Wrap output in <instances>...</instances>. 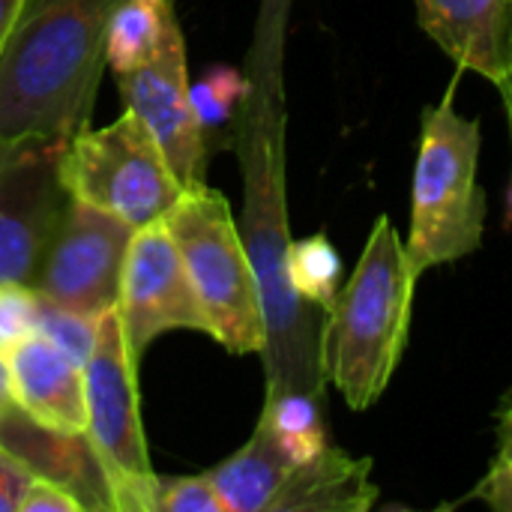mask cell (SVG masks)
I'll return each mask as SVG.
<instances>
[{
	"mask_svg": "<svg viewBox=\"0 0 512 512\" xmlns=\"http://www.w3.org/2000/svg\"><path fill=\"white\" fill-rule=\"evenodd\" d=\"M21 6H24V0H0V51H3V45H6L15 21H18Z\"/></svg>",
	"mask_w": 512,
	"mask_h": 512,
	"instance_id": "484cf974",
	"label": "cell"
},
{
	"mask_svg": "<svg viewBox=\"0 0 512 512\" xmlns=\"http://www.w3.org/2000/svg\"><path fill=\"white\" fill-rule=\"evenodd\" d=\"M117 318L135 357L168 330H198L210 336L207 312L162 219L135 228L132 234L120 279Z\"/></svg>",
	"mask_w": 512,
	"mask_h": 512,
	"instance_id": "30bf717a",
	"label": "cell"
},
{
	"mask_svg": "<svg viewBox=\"0 0 512 512\" xmlns=\"http://www.w3.org/2000/svg\"><path fill=\"white\" fill-rule=\"evenodd\" d=\"M459 504H486L495 512H512V390L498 408V453L486 477L453 507Z\"/></svg>",
	"mask_w": 512,
	"mask_h": 512,
	"instance_id": "ffe728a7",
	"label": "cell"
},
{
	"mask_svg": "<svg viewBox=\"0 0 512 512\" xmlns=\"http://www.w3.org/2000/svg\"><path fill=\"white\" fill-rule=\"evenodd\" d=\"M288 0H264L255 75L249 78L243 120L246 222L243 243L261 288L267 321V396L306 393L324 402L321 327L327 312L303 303L288 282V213H285V156H282V84L279 54Z\"/></svg>",
	"mask_w": 512,
	"mask_h": 512,
	"instance_id": "6da1fadb",
	"label": "cell"
},
{
	"mask_svg": "<svg viewBox=\"0 0 512 512\" xmlns=\"http://www.w3.org/2000/svg\"><path fill=\"white\" fill-rule=\"evenodd\" d=\"M321 408L324 402L306 393H279L267 396L261 423L291 459H312L327 447Z\"/></svg>",
	"mask_w": 512,
	"mask_h": 512,
	"instance_id": "e0dca14e",
	"label": "cell"
},
{
	"mask_svg": "<svg viewBox=\"0 0 512 512\" xmlns=\"http://www.w3.org/2000/svg\"><path fill=\"white\" fill-rule=\"evenodd\" d=\"M99 324H102V318H96V315H84V312L57 306V303L42 297V303H39V330L36 333L48 336L60 351H66L75 363L84 366L87 357L96 348Z\"/></svg>",
	"mask_w": 512,
	"mask_h": 512,
	"instance_id": "44dd1931",
	"label": "cell"
},
{
	"mask_svg": "<svg viewBox=\"0 0 512 512\" xmlns=\"http://www.w3.org/2000/svg\"><path fill=\"white\" fill-rule=\"evenodd\" d=\"M147 512H225L207 474L198 477H153Z\"/></svg>",
	"mask_w": 512,
	"mask_h": 512,
	"instance_id": "7402d4cb",
	"label": "cell"
},
{
	"mask_svg": "<svg viewBox=\"0 0 512 512\" xmlns=\"http://www.w3.org/2000/svg\"><path fill=\"white\" fill-rule=\"evenodd\" d=\"M375 501L372 459L327 444L312 459L285 456L270 512H369Z\"/></svg>",
	"mask_w": 512,
	"mask_h": 512,
	"instance_id": "5bb4252c",
	"label": "cell"
},
{
	"mask_svg": "<svg viewBox=\"0 0 512 512\" xmlns=\"http://www.w3.org/2000/svg\"><path fill=\"white\" fill-rule=\"evenodd\" d=\"M117 0H24L0 51V138L69 144L90 126Z\"/></svg>",
	"mask_w": 512,
	"mask_h": 512,
	"instance_id": "7a4b0ae2",
	"label": "cell"
},
{
	"mask_svg": "<svg viewBox=\"0 0 512 512\" xmlns=\"http://www.w3.org/2000/svg\"><path fill=\"white\" fill-rule=\"evenodd\" d=\"M18 512H84V504L66 486L48 477H36Z\"/></svg>",
	"mask_w": 512,
	"mask_h": 512,
	"instance_id": "d4e9b609",
	"label": "cell"
},
{
	"mask_svg": "<svg viewBox=\"0 0 512 512\" xmlns=\"http://www.w3.org/2000/svg\"><path fill=\"white\" fill-rule=\"evenodd\" d=\"M162 222L207 312L210 336L231 354H261L267 348L261 288L225 195L207 183L189 186Z\"/></svg>",
	"mask_w": 512,
	"mask_h": 512,
	"instance_id": "5b68a950",
	"label": "cell"
},
{
	"mask_svg": "<svg viewBox=\"0 0 512 512\" xmlns=\"http://www.w3.org/2000/svg\"><path fill=\"white\" fill-rule=\"evenodd\" d=\"M501 90V99H504V108H507V120H510V144H512V69L507 75V81L498 87Z\"/></svg>",
	"mask_w": 512,
	"mask_h": 512,
	"instance_id": "83f0119b",
	"label": "cell"
},
{
	"mask_svg": "<svg viewBox=\"0 0 512 512\" xmlns=\"http://www.w3.org/2000/svg\"><path fill=\"white\" fill-rule=\"evenodd\" d=\"M285 450L258 420L252 438L225 462L207 471L225 512H270Z\"/></svg>",
	"mask_w": 512,
	"mask_h": 512,
	"instance_id": "9a60e30c",
	"label": "cell"
},
{
	"mask_svg": "<svg viewBox=\"0 0 512 512\" xmlns=\"http://www.w3.org/2000/svg\"><path fill=\"white\" fill-rule=\"evenodd\" d=\"M63 180L75 201L132 228L153 225L183 195L153 132L126 108L102 129H81L63 150Z\"/></svg>",
	"mask_w": 512,
	"mask_h": 512,
	"instance_id": "8992f818",
	"label": "cell"
},
{
	"mask_svg": "<svg viewBox=\"0 0 512 512\" xmlns=\"http://www.w3.org/2000/svg\"><path fill=\"white\" fill-rule=\"evenodd\" d=\"M417 279L396 225L381 213L321 327V372L348 408L366 411L390 387L408 345Z\"/></svg>",
	"mask_w": 512,
	"mask_h": 512,
	"instance_id": "3957f363",
	"label": "cell"
},
{
	"mask_svg": "<svg viewBox=\"0 0 512 512\" xmlns=\"http://www.w3.org/2000/svg\"><path fill=\"white\" fill-rule=\"evenodd\" d=\"M342 261L333 243L324 234L291 240L288 246V282L294 294L318 309H330L339 294Z\"/></svg>",
	"mask_w": 512,
	"mask_h": 512,
	"instance_id": "ac0fdd59",
	"label": "cell"
},
{
	"mask_svg": "<svg viewBox=\"0 0 512 512\" xmlns=\"http://www.w3.org/2000/svg\"><path fill=\"white\" fill-rule=\"evenodd\" d=\"M507 225H512V183L510 192H507Z\"/></svg>",
	"mask_w": 512,
	"mask_h": 512,
	"instance_id": "f1b7e54d",
	"label": "cell"
},
{
	"mask_svg": "<svg viewBox=\"0 0 512 512\" xmlns=\"http://www.w3.org/2000/svg\"><path fill=\"white\" fill-rule=\"evenodd\" d=\"M132 234L123 219L69 198L33 288L57 306L102 318L117 309Z\"/></svg>",
	"mask_w": 512,
	"mask_h": 512,
	"instance_id": "9c48e42d",
	"label": "cell"
},
{
	"mask_svg": "<svg viewBox=\"0 0 512 512\" xmlns=\"http://www.w3.org/2000/svg\"><path fill=\"white\" fill-rule=\"evenodd\" d=\"M126 108L153 132L183 189L204 183V126L189 96L186 42L177 15L168 18L156 51L126 75H117Z\"/></svg>",
	"mask_w": 512,
	"mask_h": 512,
	"instance_id": "8fae6325",
	"label": "cell"
},
{
	"mask_svg": "<svg viewBox=\"0 0 512 512\" xmlns=\"http://www.w3.org/2000/svg\"><path fill=\"white\" fill-rule=\"evenodd\" d=\"M135 366L138 357L126 345L117 309H111L102 315L96 348L84 363V438L99 462L114 512H147L156 477L138 411Z\"/></svg>",
	"mask_w": 512,
	"mask_h": 512,
	"instance_id": "52a82bcc",
	"label": "cell"
},
{
	"mask_svg": "<svg viewBox=\"0 0 512 512\" xmlns=\"http://www.w3.org/2000/svg\"><path fill=\"white\" fill-rule=\"evenodd\" d=\"M60 141L0 138V282L33 285L69 204Z\"/></svg>",
	"mask_w": 512,
	"mask_h": 512,
	"instance_id": "ba28073f",
	"label": "cell"
},
{
	"mask_svg": "<svg viewBox=\"0 0 512 512\" xmlns=\"http://www.w3.org/2000/svg\"><path fill=\"white\" fill-rule=\"evenodd\" d=\"M15 411V399H12V384H9V369H6V357L0 351V420L9 417Z\"/></svg>",
	"mask_w": 512,
	"mask_h": 512,
	"instance_id": "4316f807",
	"label": "cell"
},
{
	"mask_svg": "<svg viewBox=\"0 0 512 512\" xmlns=\"http://www.w3.org/2000/svg\"><path fill=\"white\" fill-rule=\"evenodd\" d=\"M15 408L42 429L84 435L87 399L84 366L60 351L48 336L30 333L3 351Z\"/></svg>",
	"mask_w": 512,
	"mask_h": 512,
	"instance_id": "7c38bea8",
	"label": "cell"
},
{
	"mask_svg": "<svg viewBox=\"0 0 512 512\" xmlns=\"http://www.w3.org/2000/svg\"><path fill=\"white\" fill-rule=\"evenodd\" d=\"M36 471L18 459L6 444H0V512H18L27 489L33 486Z\"/></svg>",
	"mask_w": 512,
	"mask_h": 512,
	"instance_id": "cb8c5ba5",
	"label": "cell"
},
{
	"mask_svg": "<svg viewBox=\"0 0 512 512\" xmlns=\"http://www.w3.org/2000/svg\"><path fill=\"white\" fill-rule=\"evenodd\" d=\"M189 96H192L195 114L204 126V135H207L213 126H225L228 117L234 114V108L246 102L249 78H243L237 69L216 66L204 78H198L195 84L189 81Z\"/></svg>",
	"mask_w": 512,
	"mask_h": 512,
	"instance_id": "d6986e66",
	"label": "cell"
},
{
	"mask_svg": "<svg viewBox=\"0 0 512 512\" xmlns=\"http://www.w3.org/2000/svg\"><path fill=\"white\" fill-rule=\"evenodd\" d=\"M39 291L24 282H0V351L39 330Z\"/></svg>",
	"mask_w": 512,
	"mask_h": 512,
	"instance_id": "603a6c76",
	"label": "cell"
},
{
	"mask_svg": "<svg viewBox=\"0 0 512 512\" xmlns=\"http://www.w3.org/2000/svg\"><path fill=\"white\" fill-rule=\"evenodd\" d=\"M450 93L423 111L420 153L411 183L408 261L423 276L432 267L474 255L486 228V192L477 183L480 120L456 111Z\"/></svg>",
	"mask_w": 512,
	"mask_h": 512,
	"instance_id": "277c9868",
	"label": "cell"
},
{
	"mask_svg": "<svg viewBox=\"0 0 512 512\" xmlns=\"http://www.w3.org/2000/svg\"><path fill=\"white\" fill-rule=\"evenodd\" d=\"M171 15V0H117L108 27L111 72L126 75L135 66H141L156 51Z\"/></svg>",
	"mask_w": 512,
	"mask_h": 512,
	"instance_id": "2e32d148",
	"label": "cell"
},
{
	"mask_svg": "<svg viewBox=\"0 0 512 512\" xmlns=\"http://www.w3.org/2000/svg\"><path fill=\"white\" fill-rule=\"evenodd\" d=\"M420 27L465 72L495 87L512 69V0H414Z\"/></svg>",
	"mask_w": 512,
	"mask_h": 512,
	"instance_id": "4fadbf2b",
	"label": "cell"
}]
</instances>
